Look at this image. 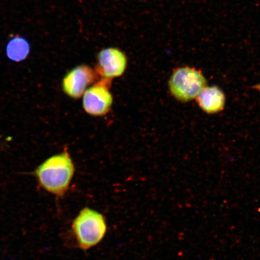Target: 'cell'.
<instances>
[{
	"mask_svg": "<svg viewBox=\"0 0 260 260\" xmlns=\"http://www.w3.org/2000/svg\"><path fill=\"white\" fill-rule=\"evenodd\" d=\"M75 172V166L67 151L51 156L36 169L34 175L44 190L58 198L67 193Z\"/></svg>",
	"mask_w": 260,
	"mask_h": 260,
	"instance_id": "6da1fadb",
	"label": "cell"
},
{
	"mask_svg": "<svg viewBox=\"0 0 260 260\" xmlns=\"http://www.w3.org/2000/svg\"><path fill=\"white\" fill-rule=\"evenodd\" d=\"M72 230L78 247L87 251L105 238L107 232L106 217L99 211L84 207L74 219Z\"/></svg>",
	"mask_w": 260,
	"mask_h": 260,
	"instance_id": "7a4b0ae2",
	"label": "cell"
},
{
	"mask_svg": "<svg viewBox=\"0 0 260 260\" xmlns=\"http://www.w3.org/2000/svg\"><path fill=\"white\" fill-rule=\"evenodd\" d=\"M206 84V79L199 71L182 67L172 73L169 81V88L175 99L181 102H188L196 99Z\"/></svg>",
	"mask_w": 260,
	"mask_h": 260,
	"instance_id": "3957f363",
	"label": "cell"
},
{
	"mask_svg": "<svg viewBox=\"0 0 260 260\" xmlns=\"http://www.w3.org/2000/svg\"><path fill=\"white\" fill-rule=\"evenodd\" d=\"M110 86V80L102 79L88 87L83 95L84 111L93 116H103L108 113L113 103Z\"/></svg>",
	"mask_w": 260,
	"mask_h": 260,
	"instance_id": "277c9868",
	"label": "cell"
},
{
	"mask_svg": "<svg viewBox=\"0 0 260 260\" xmlns=\"http://www.w3.org/2000/svg\"><path fill=\"white\" fill-rule=\"evenodd\" d=\"M96 72L86 64L75 67L63 78L62 89L73 99H79L91 84L95 80Z\"/></svg>",
	"mask_w": 260,
	"mask_h": 260,
	"instance_id": "5b68a950",
	"label": "cell"
},
{
	"mask_svg": "<svg viewBox=\"0 0 260 260\" xmlns=\"http://www.w3.org/2000/svg\"><path fill=\"white\" fill-rule=\"evenodd\" d=\"M127 66L124 53L115 48L104 49L98 55L96 73L103 79L111 80L122 76Z\"/></svg>",
	"mask_w": 260,
	"mask_h": 260,
	"instance_id": "8992f818",
	"label": "cell"
},
{
	"mask_svg": "<svg viewBox=\"0 0 260 260\" xmlns=\"http://www.w3.org/2000/svg\"><path fill=\"white\" fill-rule=\"evenodd\" d=\"M201 109L208 113H215L223 110L225 106V95L218 87H206L197 97Z\"/></svg>",
	"mask_w": 260,
	"mask_h": 260,
	"instance_id": "52a82bcc",
	"label": "cell"
},
{
	"mask_svg": "<svg viewBox=\"0 0 260 260\" xmlns=\"http://www.w3.org/2000/svg\"><path fill=\"white\" fill-rule=\"evenodd\" d=\"M30 53V45L25 39L15 37L9 42L6 47V54L10 59L21 61L25 59Z\"/></svg>",
	"mask_w": 260,
	"mask_h": 260,
	"instance_id": "ba28073f",
	"label": "cell"
},
{
	"mask_svg": "<svg viewBox=\"0 0 260 260\" xmlns=\"http://www.w3.org/2000/svg\"><path fill=\"white\" fill-rule=\"evenodd\" d=\"M258 88H259V90H260V84H259Z\"/></svg>",
	"mask_w": 260,
	"mask_h": 260,
	"instance_id": "9c48e42d",
	"label": "cell"
}]
</instances>
